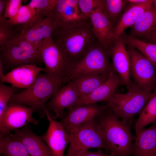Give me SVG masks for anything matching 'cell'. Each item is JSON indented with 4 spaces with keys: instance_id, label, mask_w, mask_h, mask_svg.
<instances>
[{
    "instance_id": "cell-8",
    "label": "cell",
    "mask_w": 156,
    "mask_h": 156,
    "mask_svg": "<svg viewBox=\"0 0 156 156\" xmlns=\"http://www.w3.org/2000/svg\"><path fill=\"white\" fill-rule=\"evenodd\" d=\"M39 49L46 73L67 82L72 64L65 52L52 37L40 41Z\"/></svg>"
},
{
    "instance_id": "cell-37",
    "label": "cell",
    "mask_w": 156,
    "mask_h": 156,
    "mask_svg": "<svg viewBox=\"0 0 156 156\" xmlns=\"http://www.w3.org/2000/svg\"><path fill=\"white\" fill-rule=\"evenodd\" d=\"M144 38H145L146 40L150 42L151 43L156 44V30Z\"/></svg>"
},
{
    "instance_id": "cell-5",
    "label": "cell",
    "mask_w": 156,
    "mask_h": 156,
    "mask_svg": "<svg viewBox=\"0 0 156 156\" xmlns=\"http://www.w3.org/2000/svg\"><path fill=\"white\" fill-rule=\"evenodd\" d=\"M125 93L115 92L107 101L106 107L119 118L132 122L135 116L140 112L152 95L153 92L144 90L132 82Z\"/></svg>"
},
{
    "instance_id": "cell-4",
    "label": "cell",
    "mask_w": 156,
    "mask_h": 156,
    "mask_svg": "<svg viewBox=\"0 0 156 156\" xmlns=\"http://www.w3.org/2000/svg\"><path fill=\"white\" fill-rule=\"evenodd\" d=\"M40 42H31L16 35L1 47L0 62L3 72L6 70L9 72L18 67L42 62Z\"/></svg>"
},
{
    "instance_id": "cell-12",
    "label": "cell",
    "mask_w": 156,
    "mask_h": 156,
    "mask_svg": "<svg viewBox=\"0 0 156 156\" xmlns=\"http://www.w3.org/2000/svg\"><path fill=\"white\" fill-rule=\"evenodd\" d=\"M46 116L49 121V127L45 133L40 136L53 156H64L65 149L70 142V133L60 122L53 119L49 112Z\"/></svg>"
},
{
    "instance_id": "cell-25",
    "label": "cell",
    "mask_w": 156,
    "mask_h": 156,
    "mask_svg": "<svg viewBox=\"0 0 156 156\" xmlns=\"http://www.w3.org/2000/svg\"><path fill=\"white\" fill-rule=\"evenodd\" d=\"M0 153L4 156H30L23 144L10 133L0 135Z\"/></svg>"
},
{
    "instance_id": "cell-10",
    "label": "cell",
    "mask_w": 156,
    "mask_h": 156,
    "mask_svg": "<svg viewBox=\"0 0 156 156\" xmlns=\"http://www.w3.org/2000/svg\"><path fill=\"white\" fill-rule=\"evenodd\" d=\"M34 112L29 107L9 102L0 120V135L22 129L30 123L37 125L39 122L32 116Z\"/></svg>"
},
{
    "instance_id": "cell-38",
    "label": "cell",
    "mask_w": 156,
    "mask_h": 156,
    "mask_svg": "<svg viewBox=\"0 0 156 156\" xmlns=\"http://www.w3.org/2000/svg\"><path fill=\"white\" fill-rule=\"evenodd\" d=\"M148 0H126L125 1L128 3L140 4L144 3Z\"/></svg>"
},
{
    "instance_id": "cell-27",
    "label": "cell",
    "mask_w": 156,
    "mask_h": 156,
    "mask_svg": "<svg viewBox=\"0 0 156 156\" xmlns=\"http://www.w3.org/2000/svg\"><path fill=\"white\" fill-rule=\"evenodd\" d=\"M156 123V87L152 95L140 112L136 121L134 128L135 134L138 133L146 126Z\"/></svg>"
},
{
    "instance_id": "cell-2",
    "label": "cell",
    "mask_w": 156,
    "mask_h": 156,
    "mask_svg": "<svg viewBox=\"0 0 156 156\" xmlns=\"http://www.w3.org/2000/svg\"><path fill=\"white\" fill-rule=\"evenodd\" d=\"M106 107L96 118L98 129L107 148L106 153L114 156H130L135 137L131 132V122L120 120Z\"/></svg>"
},
{
    "instance_id": "cell-3",
    "label": "cell",
    "mask_w": 156,
    "mask_h": 156,
    "mask_svg": "<svg viewBox=\"0 0 156 156\" xmlns=\"http://www.w3.org/2000/svg\"><path fill=\"white\" fill-rule=\"evenodd\" d=\"M63 82V80L40 73L31 86L16 93L9 102L30 107L40 118H43L49 112L47 102L60 88Z\"/></svg>"
},
{
    "instance_id": "cell-16",
    "label": "cell",
    "mask_w": 156,
    "mask_h": 156,
    "mask_svg": "<svg viewBox=\"0 0 156 156\" xmlns=\"http://www.w3.org/2000/svg\"><path fill=\"white\" fill-rule=\"evenodd\" d=\"M120 84H122V81L119 76L115 71H113L104 83L88 95L79 98L73 107L96 103L100 101H107Z\"/></svg>"
},
{
    "instance_id": "cell-15",
    "label": "cell",
    "mask_w": 156,
    "mask_h": 156,
    "mask_svg": "<svg viewBox=\"0 0 156 156\" xmlns=\"http://www.w3.org/2000/svg\"><path fill=\"white\" fill-rule=\"evenodd\" d=\"M44 71V68L36 64L21 66L0 77V82L8 83L20 89H27L34 83L40 72Z\"/></svg>"
},
{
    "instance_id": "cell-28",
    "label": "cell",
    "mask_w": 156,
    "mask_h": 156,
    "mask_svg": "<svg viewBox=\"0 0 156 156\" xmlns=\"http://www.w3.org/2000/svg\"><path fill=\"white\" fill-rule=\"evenodd\" d=\"M43 18L38 14L34 9L28 4L22 5L16 16L12 19H7V21L13 27L19 25L22 26L23 29L21 33Z\"/></svg>"
},
{
    "instance_id": "cell-29",
    "label": "cell",
    "mask_w": 156,
    "mask_h": 156,
    "mask_svg": "<svg viewBox=\"0 0 156 156\" xmlns=\"http://www.w3.org/2000/svg\"><path fill=\"white\" fill-rule=\"evenodd\" d=\"M127 3L125 0H101L100 6L103 14L115 26L116 25Z\"/></svg>"
},
{
    "instance_id": "cell-20",
    "label": "cell",
    "mask_w": 156,
    "mask_h": 156,
    "mask_svg": "<svg viewBox=\"0 0 156 156\" xmlns=\"http://www.w3.org/2000/svg\"><path fill=\"white\" fill-rule=\"evenodd\" d=\"M89 18L96 36L104 47L109 51L113 44L115 26L103 14L100 7L92 12Z\"/></svg>"
},
{
    "instance_id": "cell-39",
    "label": "cell",
    "mask_w": 156,
    "mask_h": 156,
    "mask_svg": "<svg viewBox=\"0 0 156 156\" xmlns=\"http://www.w3.org/2000/svg\"><path fill=\"white\" fill-rule=\"evenodd\" d=\"M152 5L154 8L155 11H156V0H153Z\"/></svg>"
},
{
    "instance_id": "cell-35",
    "label": "cell",
    "mask_w": 156,
    "mask_h": 156,
    "mask_svg": "<svg viewBox=\"0 0 156 156\" xmlns=\"http://www.w3.org/2000/svg\"><path fill=\"white\" fill-rule=\"evenodd\" d=\"M81 156H114V155L105 153L100 149L96 152H92L87 151Z\"/></svg>"
},
{
    "instance_id": "cell-21",
    "label": "cell",
    "mask_w": 156,
    "mask_h": 156,
    "mask_svg": "<svg viewBox=\"0 0 156 156\" xmlns=\"http://www.w3.org/2000/svg\"><path fill=\"white\" fill-rule=\"evenodd\" d=\"M153 0H148L140 4H130L125 9L115 25L112 38L113 44L118 39L125 29L132 26L143 14L151 6Z\"/></svg>"
},
{
    "instance_id": "cell-30",
    "label": "cell",
    "mask_w": 156,
    "mask_h": 156,
    "mask_svg": "<svg viewBox=\"0 0 156 156\" xmlns=\"http://www.w3.org/2000/svg\"><path fill=\"white\" fill-rule=\"evenodd\" d=\"M57 0H32L28 5L43 18L51 16Z\"/></svg>"
},
{
    "instance_id": "cell-36",
    "label": "cell",
    "mask_w": 156,
    "mask_h": 156,
    "mask_svg": "<svg viewBox=\"0 0 156 156\" xmlns=\"http://www.w3.org/2000/svg\"><path fill=\"white\" fill-rule=\"evenodd\" d=\"M8 0H0V19L4 18L3 14Z\"/></svg>"
},
{
    "instance_id": "cell-23",
    "label": "cell",
    "mask_w": 156,
    "mask_h": 156,
    "mask_svg": "<svg viewBox=\"0 0 156 156\" xmlns=\"http://www.w3.org/2000/svg\"><path fill=\"white\" fill-rule=\"evenodd\" d=\"M156 30V11L152 4L132 26L130 35L145 38Z\"/></svg>"
},
{
    "instance_id": "cell-14",
    "label": "cell",
    "mask_w": 156,
    "mask_h": 156,
    "mask_svg": "<svg viewBox=\"0 0 156 156\" xmlns=\"http://www.w3.org/2000/svg\"><path fill=\"white\" fill-rule=\"evenodd\" d=\"M126 44L120 37L114 43L109 51L114 70L119 76L122 84L128 89L132 82L130 77V63Z\"/></svg>"
},
{
    "instance_id": "cell-13",
    "label": "cell",
    "mask_w": 156,
    "mask_h": 156,
    "mask_svg": "<svg viewBox=\"0 0 156 156\" xmlns=\"http://www.w3.org/2000/svg\"><path fill=\"white\" fill-rule=\"evenodd\" d=\"M106 106L92 103L73 107L68 109L60 122L69 133L75 131L83 123L94 119L105 110Z\"/></svg>"
},
{
    "instance_id": "cell-24",
    "label": "cell",
    "mask_w": 156,
    "mask_h": 156,
    "mask_svg": "<svg viewBox=\"0 0 156 156\" xmlns=\"http://www.w3.org/2000/svg\"><path fill=\"white\" fill-rule=\"evenodd\" d=\"M109 75L85 74L77 76L71 80L75 85L79 98L88 95L104 83L108 79Z\"/></svg>"
},
{
    "instance_id": "cell-18",
    "label": "cell",
    "mask_w": 156,
    "mask_h": 156,
    "mask_svg": "<svg viewBox=\"0 0 156 156\" xmlns=\"http://www.w3.org/2000/svg\"><path fill=\"white\" fill-rule=\"evenodd\" d=\"M14 131L12 135L23 144L30 156H53L41 136L34 133L29 126Z\"/></svg>"
},
{
    "instance_id": "cell-19",
    "label": "cell",
    "mask_w": 156,
    "mask_h": 156,
    "mask_svg": "<svg viewBox=\"0 0 156 156\" xmlns=\"http://www.w3.org/2000/svg\"><path fill=\"white\" fill-rule=\"evenodd\" d=\"M134 136L130 156H156V123Z\"/></svg>"
},
{
    "instance_id": "cell-33",
    "label": "cell",
    "mask_w": 156,
    "mask_h": 156,
    "mask_svg": "<svg viewBox=\"0 0 156 156\" xmlns=\"http://www.w3.org/2000/svg\"><path fill=\"white\" fill-rule=\"evenodd\" d=\"M13 27L5 18L0 19V46H4L10 40L16 36Z\"/></svg>"
},
{
    "instance_id": "cell-34",
    "label": "cell",
    "mask_w": 156,
    "mask_h": 156,
    "mask_svg": "<svg viewBox=\"0 0 156 156\" xmlns=\"http://www.w3.org/2000/svg\"><path fill=\"white\" fill-rule=\"evenodd\" d=\"M23 1L22 0H8L3 14L4 18L7 19L14 18L22 5Z\"/></svg>"
},
{
    "instance_id": "cell-1",
    "label": "cell",
    "mask_w": 156,
    "mask_h": 156,
    "mask_svg": "<svg viewBox=\"0 0 156 156\" xmlns=\"http://www.w3.org/2000/svg\"><path fill=\"white\" fill-rule=\"evenodd\" d=\"M52 38L66 53L72 64L81 60L99 42L89 18L55 28Z\"/></svg>"
},
{
    "instance_id": "cell-6",
    "label": "cell",
    "mask_w": 156,
    "mask_h": 156,
    "mask_svg": "<svg viewBox=\"0 0 156 156\" xmlns=\"http://www.w3.org/2000/svg\"><path fill=\"white\" fill-rule=\"evenodd\" d=\"M110 57L109 51L98 42L81 60L71 65L68 82L73 78L83 75H109L114 70L109 60Z\"/></svg>"
},
{
    "instance_id": "cell-22",
    "label": "cell",
    "mask_w": 156,
    "mask_h": 156,
    "mask_svg": "<svg viewBox=\"0 0 156 156\" xmlns=\"http://www.w3.org/2000/svg\"><path fill=\"white\" fill-rule=\"evenodd\" d=\"M55 29L52 16H47L16 35L31 42H40L52 37Z\"/></svg>"
},
{
    "instance_id": "cell-31",
    "label": "cell",
    "mask_w": 156,
    "mask_h": 156,
    "mask_svg": "<svg viewBox=\"0 0 156 156\" xmlns=\"http://www.w3.org/2000/svg\"><path fill=\"white\" fill-rule=\"evenodd\" d=\"M20 89L12 85L8 86L0 83V120L10 99L16 93L20 91Z\"/></svg>"
},
{
    "instance_id": "cell-7",
    "label": "cell",
    "mask_w": 156,
    "mask_h": 156,
    "mask_svg": "<svg viewBox=\"0 0 156 156\" xmlns=\"http://www.w3.org/2000/svg\"><path fill=\"white\" fill-rule=\"evenodd\" d=\"M69 146L66 156H81L90 148H107L98 131L96 117L81 125L69 133Z\"/></svg>"
},
{
    "instance_id": "cell-26",
    "label": "cell",
    "mask_w": 156,
    "mask_h": 156,
    "mask_svg": "<svg viewBox=\"0 0 156 156\" xmlns=\"http://www.w3.org/2000/svg\"><path fill=\"white\" fill-rule=\"evenodd\" d=\"M126 45L131 46L140 52L156 68V44L142 40L127 34L125 32L120 36Z\"/></svg>"
},
{
    "instance_id": "cell-32",
    "label": "cell",
    "mask_w": 156,
    "mask_h": 156,
    "mask_svg": "<svg viewBox=\"0 0 156 156\" xmlns=\"http://www.w3.org/2000/svg\"><path fill=\"white\" fill-rule=\"evenodd\" d=\"M101 0H78V5L82 20L89 18L92 12L100 7Z\"/></svg>"
},
{
    "instance_id": "cell-17",
    "label": "cell",
    "mask_w": 156,
    "mask_h": 156,
    "mask_svg": "<svg viewBox=\"0 0 156 156\" xmlns=\"http://www.w3.org/2000/svg\"><path fill=\"white\" fill-rule=\"evenodd\" d=\"M78 1L57 0L52 16L55 29L82 20L80 16Z\"/></svg>"
},
{
    "instance_id": "cell-9",
    "label": "cell",
    "mask_w": 156,
    "mask_h": 156,
    "mask_svg": "<svg viewBox=\"0 0 156 156\" xmlns=\"http://www.w3.org/2000/svg\"><path fill=\"white\" fill-rule=\"evenodd\" d=\"M127 45L130 60V74L134 82L143 89L153 92L156 87L155 68L140 52Z\"/></svg>"
},
{
    "instance_id": "cell-11",
    "label": "cell",
    "mask_w": 156,
    "mask_h": 156,
    "mask_svg": "<svg viewBox=\"0 0 156 156\" xmlns=\"http://www.w3.org/2000/svg\"><path fill=\"white\" fill-rule=\"evenodd\" d=\"M79 98L78 91L72 80L60 88L53 95L46 106L53 119L63 118L64 110L73 107Z\"/></svg>"
}]
</instances>
